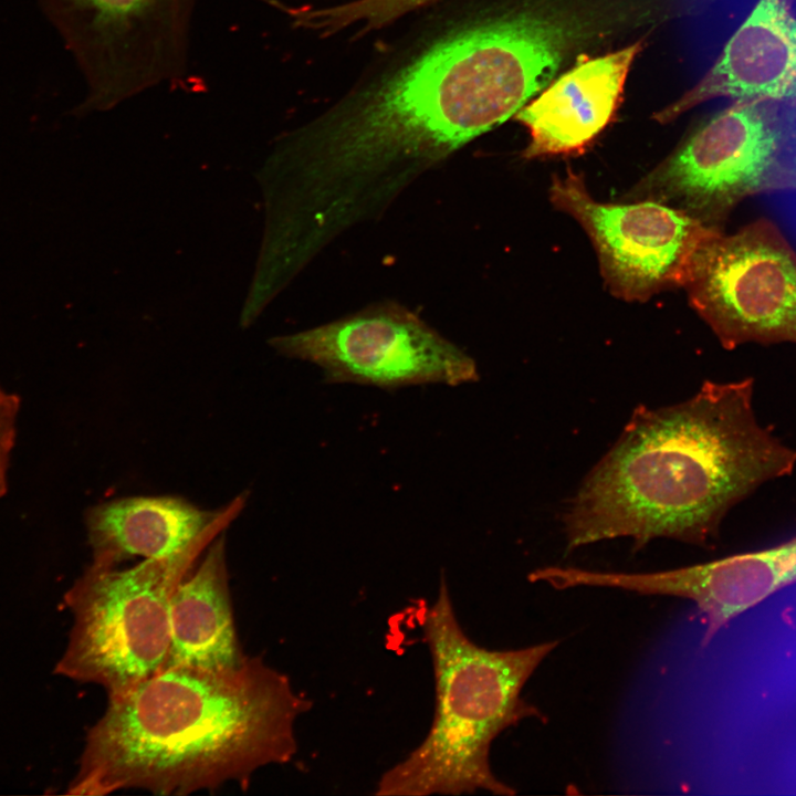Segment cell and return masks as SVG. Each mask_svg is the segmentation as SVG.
<instances>
[{
    "mask_svg": "<svg viewBox=\"0 0 796 796\" xmlns=\"http://www.w3.org/2000/svg\"><path fill=\"white\" fill-rule=\"evenodd\" d=\"M573 32L533 10L465 19L284 140L300 199L332 233L515 115L555 77Z\"/></svg>",
    "mask_w": 796,
    "mask_h": 796,
    "instance_id": "6da1fadb",
    "label": "cell"
},
{
    "mask_svg": "<svg viewBox=\"0 0 796 796\" xmlns=\"http://www.w3.org/2000/svg\"><path fill=\"white\" fill-rule=\"evenodd\" d=\"M796 450L757 419L754 380H706L677 405L635 408L563 514L567 551L631 537L706 546L725 514L790 474Z\"/></svg>",
    "mask_w": 796,
    "mask_h": 796,
    "instance_id": "7a4b0ae2",
    "label": "cell"
},
{
    "mask_svg": "<svg viewBox=\"0 0 796 796\" xmlns=\"http://www.w3.org/2000/svg\"><path fill=\"white\" fill-rule=\"evenodd\" d=\"M311 708L261 657L227 671L164 669L108 698L67 793L188 795L247 785L256 771L293 758L296 721Z\"/></svg>",
    "mask_w": 796,
    "mask_h": 796,
    "instance_id": "3957f363",
    "label": "cell"
},
{
    "mask_svg": "<svg viewBox=\"0 0 796 796\" xmlns=\"http://www.w3.org/2000/svg\"><path fill=\"white\" fill-rule=\"evenodd\" d=\"M422 630L434 677V713L425 740L380 776L381 796L514 795L490 765L498 735L526 718L544 715L522 689L558 640L490 650L461 627L444 580L423 617Z\"/></svg>",
    "mask_w": 796,
    "mask_h": 796,
    "instance_id": "277c9868",
    "label": "cell"
},
{
    "mask_svg": "<svg viewBox=\"0 0 796 796\" xmlns=\"http://www.w3.org/2000/svg\"><path fill=\"white\" fill-rule=\"evenodd\" d=\"M210 542L124 569L92 563L64 596L73 625L55 673L111 698L164 670L172 594Z\"/></svg>",
    "mask_w": 796,
    "mask_h": 796,
    "instance_id": "5b68a950",
    "label": "cell"
},
{
    "mask_svg": "<svg viewBox=\"0 0 796 796\" xmlns=\"http://www.w3.org/2000/svg\"><path fill=\"white\" fill-rule=\"evenodd\" d=\"M74 57L80 115L108 111L188 72L197 0H36Z\"/></svg>",
    "mask_w": 796,
    "mask_h": 796,
    "instance_id": "8992f818",
    "label": "cell"
},
{
    "mask_svg": "<svg viewBox=\"0 0 796 796\" xmlns=\"http://www.w3.org/2000/svg\"><path fill=\"white\" fill-rule=\"evenodd\" d=\"M771 104L736 100L649 172L631 197L682 209L719 228L741 201L772 187L786 119Z\"/></svg>",
    "mask_w": 796,
    "mask_h": 796,
    "instance_id": "52a82bcc",
    "label": "cell"
},
{
    "mask_svg": "<svg viewBox=\"0 0 796 796\" xmlns=\"http://www.w3.org/2000/svg\"><path fill=\"white\" fill-rule=\"evenodd\" d=\"M684 287L727 349L796 343V252L766 219L705 242Z\"/></svg>",
    "mask_w": 796,
    "mask_h": 796,
    "instance_id": "ba28073f",
    "label": "cell"
},
{
    "mask_svg": "<svg viewBox=\"0 0 796 796\" xmlns=\"http://www.w3.org/2000/svg\"><path fill=\"white\" fill-rule=\"evenodd\" d=\"M271 344L283 355L317 365L333 383L392 389L479 379L468 354L396 303L376 304Z\"/></svg>",
    "mask_w": 796,
    "mask_h": 796,
    "instance_id": "9c48e42d",
    "label": "cell"
},
{
    "mask_svg": "<svg viewBox=\"0 0 796 796\" xmlns=\"http://www.w3.org/2000/svg\"><path fill=\"white\" fill-rule=\"evenodd\" d=\"M549 199L585 230L608 290L625 301H646L663 290L684 286L696 253L721 231L654 200L598 201L570 169L553 178Z\"/></svg>",
    "mask_w": 796,
    "mask_h": 796,
    "instance_id": "30bf717a",
    "label": "cell"
},
{
    "mask_svg": "<svg viewBox=\"0 0 796 796\" xmlns=\"http://www.w3.org/2000/svg\"><path fill=\"white\" fill-rule=\"evenodd\" d=\"M563 579L567 587H610L689 599L703 616L705 631L701 645L706 647L740 614L796 584V535L766 549L687 567L652 573L568 567Z\"/></svg>",
    "mask_w": 796,
    "mask_h": 796,
    "instance_id": "8fae6325",
    "label": "cell"
},
{
    "mask_svg": "<svg viewBox=\"0 0 796 796\" xmlns=\"http://www.w3.org/2000/svg\"><path fill=\"white\" fill-rule=\"evenodd\" d=\"M719 97L796 101V17L792 0H758L715 64L654 119L669 123Z\"/></svg>",
    "mask_w": 796,
    "mask_h": 796,
    "instance_id": "7c38bea8",
    "label": "cell"
},
{
    "mask_svg": "<svg viewBox=\"0 0 796 796\" xmlns=\"http://www.w3.org/2000/svg\"><path fill=\"white\" fill-rule=\"evenodd\" d=\"M641 49L633 43L596 57H580L514 116L528 132L526 159L583 153L615 115L630 66Z\"/></svg>",
    "mask_w": 796,
    "mask_h": 796,
    "instance_id": "4fadbf2b",
    "label": "cell"
},
{
    "mask_svg": "<svg viewBox=\"0 0 796 796\" xmlns=\"http://www.w3.org/2000/svg\"><path fill=\"white\" fill-rule=\"evenodd\" d=\"M220 513L179 496H128L88 509L85 526L93 562L118 566L133 557H163L211 541Z\"/></svg>",
    "mask_w": 796,
    "mask_h": 796,
    "instance_id": "5bb4252c",
    "label": "cell"
},
{
    "mask_svg": "<svg viewBox=\"0 0 796 796\" xmlns=\"http://www.w3.org/2000/svg\"><path fill=\"white\" fill-rule=\"evenodd\" d=\"M247 657L234 625L222 535L172 594L170 647L164 669L187 666L227 671L240 667Z\"/></svg>",
    "mask_w": 796,
    "mask_h": 796,
    "instance_id": "9a60e30c",
    "label": "cell"
},
{
    "mask_svg": "<svg viewBox=\"0 0 796 796\" xmlns=\"http://www.w3.org/2000/svg\"><path fill=\"white\" fill-rule=\"evenodd\" d=\"M20 409V397L0 385V499L6 496L9 490Z\"/></svg>",
    "mask_w": 796,
    "mask_h": 796,
    "instance_id": "2e32d148",
    "label": "cell"
}]
</instances>
